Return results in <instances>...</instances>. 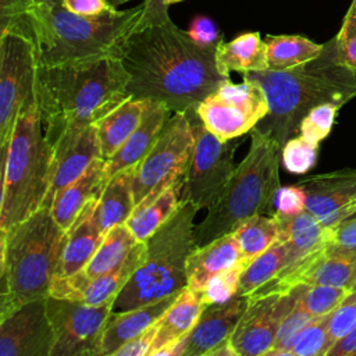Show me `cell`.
Wrapping results in <instances>:
<instances>
[{
    "instance_id": "cell-32",
    "label": "cell",
    "mask_w": 356,
    "mask_h": 356,
    "mask_svg": "<svg viewBox=\"0 0 356 356\" xmlns=\"http://www.w3.org/2000/svg\"><path fill=\"white\" fill-rule=\"evenodd\" d=\"M268 70H288L317 57L324 44L300 35H267Z\"/></svg>"
},
{
    "instance_id": "cell-14",
    "label": "cell",
    "mask_w": 356,
    "mask_h": 356,
    "mask_svg": "<svg viewBox=\"0 0 356 356\" xmlns=\"http://www.w3.org/2000/svg\"><path fill=\"white\" fill-rule=\"evenodd\" d=\"M302 289L303 285H298L288 292L248 298L249 303L229 338L238 356H264L271 350L278 327L296 305Z\"/></svg>"
},
{
    "instance_id": "cell-17",
    "label": "cell",
    "mask_w": 356,
    "mask_h": 356,
    "mask_svg": "<svg viewBox=\"0 0 356 356\" xmlns=\"http://www.w3.org/2000/svg\"><path fill=\"white\" fill-rule=\"evenodd\" d=\"M306 195V210L325 228L356 214V168H342L299 181Z\"/></svg>"
},
{
    "instance_id": "cell-38",
    "label": "cell",
    "mask_w": 356,
    "mask_h": 356,
    "mask_svg": "<svg viewBox=\"0 0 356 356\" xmlns=\"http://www.w3.org/2000/svg\"><path fill=\"white\" fill-rule=\"evenodd\" d=\"M248 264L249 263L245 259H241L234 266L228 267L227 270L217 274L213 280H210L206 288L199 292L204 305L207 306L214 303H224L236 296L241 275Z\"/></svg>"
},
{
    "instance_id": "cell-13",
    "label": "cell",
    "mask_w": 356,
    "mask_h": 356,
    "mask_svg": "<svg viewBox=\"0 0 356 356\" xmlns=\"http://www.w3.org/2000/svg\"><path fill=\"white\" fill-rule=\"evenodd\" d=\"M113 305L92 306L49 295L46 310L54 334L50 356H100L102 337Z\"/></svg>"
},
{
    "instance_id": "cell-21",
    "label": "cell",
    "mask_w": 356,
    "mask_h": 356,
    "mask_svg": "<svg viewBox=\"0 0 356 356\" xmlns=\"http://www.w3.org/2000/svg\"><path fill=\"white\" fill-rule=\"evenodd\" d=\"M274 216L280 228L278 239L288 243L285 267L274 280H271L278 281L296 270L303 261L330 242V228H325L307 210L293 216H285L275 211Z\"/></svg>"
},
{
    "instance_id": "cell-37",
    "label": "cell",
    "mask_w": 356,
    "mask_h": 356,
    "mask_svg": "<svg viewBox=\"0 0 356 356\" xmlns=\"http://www.w3.org/2000/svg\"><path fill=\"white\" fill-rule=\"evenodd\" d=\"M330 314L314 317L296 337L289 356H327Z\"/></svg>"
},
{
    "instance_id": "cell-24",
    "label": "cell",
    "mask_w": 356,
    "mask_h": 356,
    "mask_svg": "<svg viewBox=\"0 0 356 356\" xmlns=\"http://www.w3.org/2000/svg\"><path fill=\"white\" fill-rule=\"evenodd\" d=\"M96 200L97 196L83 207L67 231V241L56 277H67L82 271L100 246L106 232L100 228L95 216Z\"/></svg>"
},
{
    "instance_id": "cell-6",
    "label": "cell",
    "mask_w": 356,
    "mask_h": 356,
    "mask_svg": "<svg viewBox=\"0 0 356 356\" xmlns=\"http://www.w3.org/2000/svg\"><path fill=\"white\" fill-rule=\"evenodd\" d=\"M1 156L0 231H7L38 211L49 191L51 149L43 132L38 93L21 108Z\"/></svg>"
},
{
    "instance_id": "cell-4",
    "label": "cell",
    "mask_w": 356,
    "mask_h": 356,
    "mask_svg": "<svg viewBox=\"0 0 356 356\" xmlns=\"http://www.w3.org/2000/svg\"><path fill=\"white\" fill-rule=\"evenodd\" d=\"M143 3L108 8L97 15H79L60 4L32 6L22 26L32 36L40 65H57L117 56L124 38L143 14Z\"/></svg>"
},
{
    "instance_id": "cell-23",
    "label": "cell",
    "mask_w": 356,
    "mask_h": 356,
    "mask_svg": "<svg viewBox=\"0 0 356 356\" xmlns=\"http://www.w3.org/2000/svg\"><path fill=\"white\" fill-rule=\"evenodd\" d=\"M179 293H174L160 300H154L134 309L111 312L103 331L100 356H114V352L125 342L140 335L153 324H156L168 310V307L175 302Z\"/></svg>"
},
{
    "instance_id": "cell-33",
    "label": "cell",
    "mask_w": 356,
    "mask_h": 356,
    "mask_svg": "<svg viewBox=\"0 0 356 356\" xmlns=\"http://www.w3.org/2000/svg\"><path fill=\"white\" fill-rule=\"evenodd\" d=\"M136 243L138 241L132 235L127 222L111 227L104 234L100 246L81 273L93 278L113 270L125 260Z\"/></svg>"
},
{
    "instance_id": "cell-11",
    "label": "cell",
    "mask_w": 356,
    "mask_h": 356,
    "mask_svg": "<svg viewBox=\"0 0 356 356\" xmlns=\"http://www.w3.org/2000/svg\"><path fill=\"white\" fill-rule=\"evenodd\" d=\"M204 127L221 140H232L250 132L268 113V100L261 85L243 78L221 83L195 108Z\"/></svg>"
},
{
    "instance_id": "cell-31",
    "label": "cell",
    "mask_w": 356,
    "mask_h": 356,
    "mask_svg": "<svg viewBox=\"0 0 356 356\" xmlns=\"http://www.w3.org/2000/svg\"><path fill=\"white\" fill-rule=\"evenodd\" d=\"M150 102L152 100L131 97L95 122L103 160H108L131 136Z\"/></svg>"
},
{
    "instance_id": "cell-44",
    "label": "cell",
    "mask_w": 356,
    "mask_h": 356,
    "mask_svg": "<svg viewBox=\"0 0 356 356\" xmlns=\"http://www.w3.org/2000/svg\"><path fill=\"white\" fill-rule=\"evenodd\" d=\"M277 213L293 216L306 210V195L299 185L281 186L275 195Z\"/></svg>"
},
{
    "instance_id": "cell-25",
    "label": "cell",
    "mask_w": 356,
    "mask_h": 356,
    "mask_svg": "<svg viewBox=\"0 0 356 356\" xmlns=\"http://www.w3.org/2000/svg\"><path fill=\"white\" fill-rule=\"evenodd\" d=\"M241 259V248L234 232L222 235L203 246H196L188 259L186 288L196 292L203 291L210 280Z\"/></svg>"
},
{
    "instance_id": "cell-54",
    "label": "cell",
    "mask_w": 356,
    "mask_h": 356,
    "mask_svg": "<svg viewBox=\"0 0 356 356\" xmlns=\"http://www.w3.org/2000/svg\"><path fill=\"white\" fill-rule=\"evenodd\" d=\"M168 7L171 6V4H175V3H178V1H182V0H163Z\"/></svg>"
},
{
    "instance_id": "cell-47",
    "label": "cell",
    "mask_w": 356,
    "mask_h": 356,
    "mask_svg": "<svg viewBox=\"0 0 356 356\" xmlns=\"http://www.w3.org/2000/svg\"><path fill=\"white\" fill-rule=\"evenodd\" d=\"M195 42L202 46H217L222 39L217 31L216 24L207 17H196L188 29Z\"/></svg>"
},
{
    "instance_id": "cell-40",
    "label": "cell",
    "mask_w": 356,
    "mask_h": 356,
    "mask_svg": "<svg viewBox=\"0 0 356 356\" xmlns=\"http://www.w3.org/2000/svg\"><path fill=\"white\" fill-rule=\"evenodd\" d=\"M318 145L312 143L302 135H295L286 140L281 149V161L292 174H305L317 161Z\"/></svg>"
},
{
    "instance_id": "cell-35",
    "label": "cell",
    "mask_w": 356,
    "mask_h": 356,
    "mask_svg": "<svg viewBox=\"0 0 356 356\" xmlns=\"http://www.w3.org/2000/svg\"><path fill=\"white\" fill-rule=\"evenodd\" d=\"M234 234L239 243L242 259L250 263L278 239L280 228L275 216L256 214L242 222Z\"/></svg>"
},
{
    "instance_id": "cell-36",
    "label": "cell",
    "mask_w": 356,
    "mask_h": 356,
    "mask_svg": "<svg viewBox=\"0 0 356 356\" xmlns=\"http://www.w3.org/2000/svg\"><path fill=\"white\" fill-rule=\"evenodd\" d=\"M350 289L331 285H303L299 305L310 314L318 317L332 313L349 296Z\"/></svg>"
},
{
    "instance_id": "cell-34",
    "label": "cell",
    "mask_w": 356,
    "mask_h": 356,
    "mask_svg": "<svg viewBox=\"0 0 356 356\" xmlns=\"http://www.w3.org/2000/svg\"><path fill=\"white\" fill-rule=\"evenodd\" d=\"M288 257V243L277 239L271 246H268L263 253L256 256L243 270L238 295L249 296L271 280H274L281 270L285 267Z\"/></svg>"
},
{
    "instance_id": "cell-29",
    "label": "cell",
    "mask_w": 356,
    "mask_h": 356,
    "mask_svg": "<svg viewBox=\"0 0 356 356\" xmlns=\"http://www.w3.org/2000/svg\"><path fill=\"white\" fill-rule=\"evenodd\" d=\"M184 178L156 196L138 203L127 220V225L138 242H146L181 206Z\"/></svg>"
},
{
    "instance_id": "cell-15",
    "label": "cell",
    "mask_w": 356,
    "mask_h": 356,
    "mask_svg": "<svg viewBox=\"0 0 356 356\" xmlns=\"http://www.w3.org/2000/svg\"><path fill=\"white\" fill-rule=\"evenodd\" d=\"M53 343L46 298L26 302L0 317V356H50Z\"/></svg>"
},
{
    "instance_id": "cell-46",
    "label": "cell",
    "mask_w": 356,
    "mask_h": 356,
    "mask_svg": "<svg viewBox=\"0 0 356 356\" xmlns=\"http://www.w3.org/2000/svg\"><path fill=\"white\" fill-rule=\"evenodd\" d=\"M157 334V323L140 335L129 339L114 352V356H149L154 337Z\"/></svg>"
},
{
    "instance_id": "cell-45",
    "label": "cell",
    "mask_w": 356,
    "mask_h": 356,
    "mask_svg": "<svg viewBox=\"0 0 356 356\" xmlns=\"http://www.w3.org/2000/svg\"><path fill=\"white\" fill-rule=\"evenodd\" d=\"M328 245L338 250H356V214L330 228Z\"/></svg>"
},
{
    "instance_id": "cell-16",
    "label": "cell",
    "mask_w": 356,
    "mask_h": 356,
    "mask_svg": "<svg viewBox=\"0 0 356 356\" xmlns=\"http://www.w3.org/2000/svg\"><path fill=\"white\" fill-rule=\"evenodd\" d=\"M328 243L291 274L282 280L267 282L248 298L271 292L282 293L298 285H331L350 289L356 282V250H338Z\"/></svg>"
},
{
    "instance_id": "cell-9",
    "label": "cell",
    "mask_w": 356,
    "mask_h": 356,
    "mask_svg": "<svg viewBox=\"0 0 356 356\" xmlns=\"http://www.w3.org/2000/svg\"><path fill=\"white\" fill-rule=\"evenodd\" d=\"M36 44L21 22L0 31V149L13 136L21 108L38 93Z\"/></svg>"
},
{
    "instance_id": "cell-19",
    "label": "cell",
    "mask_w": 356,
    "mask_h": 356,
    "mask_svg": "<svg viewBox=\"0 0 356 356\" xmlns=\"http://www.w3.org/2000/svg\"><path fill=\"white\" fill-rule=\"evenodd\" d=\"M99 157L102 152L96 124L65 135L51 149L50 184L43 206L50 207L56 195L82 175Z\"/></svg>"
},
{
    "instance_id": "cell-3",
    "label": "cell",
    "mask_w": 356,
    "mask_h": 356,
    "mask_svg": "<svg viewBox=\"0 0 356 356\" xmlns=\"http://www.w3.org/2000/svg\"><path fill=\"white\" fill-rule=\"evenodd\" d=\"M323 44L317 57L298 67L243 74L261 85L268 100L267 115L253 129L281 149L299 135V125L313 107L331 103L341 108L356 97V71L339 60L335 36Z\"/></svg>"
},
{
    "instance_id": "cell-49",
    "label": "cell",
    "mask_w": 356,
    "mask_h": 356,
    "mask_svg": "<svg viewBox=\"0 0 356 356\" xmlns=\"http://www.w3.org/2000/svg\"><path fill=\"white\" fill-rule=\"evenodd\" d=\"M61 6L79 15H97L111 8L107 0H61Z\"/></svg>"
},
{
    "instance_id": "cell-5",
    "label": "cell",
    "mask_w": 356,
    "mask_h": 356,
    "mask_svg": "<svg viewBox=\"0 0 356 356\" xmlns=\"http://www.w3.org/2000/svg\"><path fill=\"white\" fill-rule=\"evenodd\" d=\"M65 241L67 231L44 206L10 229L0 231V317L50 295Z\"/></svg>"
},
{
    "instance_id": "cell-7",
    "label": "cell",
    "mask_w": 356,
    "mask_h": 356,
    "mask_svg": "<svg viewBox=\"0 0 356 356\" xmlns=\"http://www.w3.org/2000/svg\"><path fill=\"white\" fill-rule=\"evenodd\" d=\"M280 163L281 147L252 129L245 159L235 167L229 182L209 207L203 221L195 227L196 246L234 232L248 218L268 209L281 188Z\"/></svg>"
},
{
    "instance_id": "cell-42",
    "label": "cell",
    "mask_w": 356,
    "mask_h": 356,
    "mask_svg": "<svg viewBox=\"0 0 356 356\" xmlns=\"http://www.w3.org/2000/svg\"><path fill=\"white\" fill-rule=\"evenodd\" d=\"M335 39L339 60L356 71V0H352Z\"/></svg>"
},
{
    "instance_id": "cell-50",
    "label": "cell",
    "mask_w": 356,
    "mask_h": 356,
    "mask_svg": "<svg viewBox=\"0 0 356 356\" xmlns=\"http://www.w3.org/2000/svg\"><path fill=\"white\" fill-rule=\"evenodd\" d=\"M327 356H356V327L338 339L327 352Z\"/></svg>"
},
{
    "instance_id": "cell-10",
    "label": "cell",
    "mask_w": 356,
    "mask_h": 356,
    "mask_svg": "<svg viewBox=\"0 0 356 356\" xmlns=\"http://www.w3.org/2000/svg\"><path fill=\"white\" fill-rule=\"evenodd\" d=\"M193 143L191 111L172 113L154 146L136 167L134 178L135 206L184 178Z\"/></svg>"
},
{
    "instance_id": "cell-8",
    "label": "cell",
    "mask_w": 356,
    "mask_h": 356,
    "mask_svg": "<svg viewBox=\"0 0 356 356\" xmlns=\"http://www.w3.org/2000/svg\"><path fill=\"white\" fill-rule=\"evenodd\" d=\"M199 209L182 200L177 211L146 241V256L117 295L113 312L134 309L188 286L186 266L196 248L193 220Z\"/></svg>"
},
{
    "instance_id": "cell-52",
    "label": "cell",
    "mask_w": 356,
    "mask_h": 356,
    "mask_svg": "<svg viewBox=\"0 0 356 356\" xmlns=\"http://www.w3.org/2000/svg\"><path fill=\"white\" fill-rule=\"evenodd\" d=\"M128 1H131V0H107L108 6L114 7V8H118V6H122V4L128 3Z\"/></svg>"
},
{
    "instance_id": "cell-43",
    "label": "cell",
    "mask_w": 356,
    "mask_h": 356,
    "mask_svg": "<svg viewBox=\"0 0 356 356\" xmlns=\"http://www.w3.org/2000/svg\"><path fill=\"white\" fill-rule=\"evenodd\" d=\"M356 327V299L343 302L330 317L328 345L330 348ZM330 350V349H328Z\"/></svg>"
},
{
    "instance_id": "cell-18",
    "label": "cell",
    "mask_w": 356,
    "mask_h": 356,
    "mask_svg": "<svg viewBox=\"0 0 356 356\" xmlns=\"http://www.w3.org/2000/svg\"><path fill=\"white\" fill-rule=\"evenodd\" d=\"M145 256L146 242H138L122 263L102 275L89 278L79 271L67 277H54L50 295L92 306L114 302L134 273L142 266Z\"/></svg>"
},
{
    "instance_id": "cell-27",
    "label": "cell",
    "mask_w": 356,
    "mask_h": 356,
    "mask_svg": "<svg viewBox=\"0 0 356 356\" xmlns=\"http://www.w3.org/2000/svg\"><path fill=\"white\" fill-rule=\"evenodd\" d=\"M136 167H128L113 175L97 196L95 216L104 232L117 224L127 222L135 209L134 178Z\"/></svg>"
},
{
    "instance_id": "cell-1",
    "label": "cell",
    "mask_w": 356,
    "mask_h": 356,
    "mask_svg": "<svg viewBox=\"0 0 356 356\" xmlns=\"http://www.w3.org/2000/svg\"><path fill=\"white\" fill-rule=\"evenodd\" d=\"M140 19L124 38L118 57L135 99L164 103L172 113L196 106L229 76L216 64V46H202L177 26L163 0H143Z\"/></svg>"
},
{
    "instance_id": "cell-41",
    "label": "cell",
    "mask_w": 356,
    "mask_h": 356,
    "mask_svg": "<svg viewBox=\"0 0 356 356\" xmlns=\"http://www.w3.org/2000/svg\"><path fill=\"white\" fill-rule=\"evenodd\" d=\"M339 107L331 103H324L313 107L302 120L299 125V135L312 143H320L325 139L334 124Z\"/></svg>"
},
{
    "instance_id": "cell-26",
    "label": "cell",
    "mask_w": 356,
    "mask_h": 356,
    "mask_svg": "<svg viewBox=\"0 0 356 356\" xmlns=\"http://www.w3.org/2000/svg\"><path fill=\"white\" fill-rule=\"evenodd\" d=\"M104 185V160L99 157L82 175L61 189L53 199L50 211L57 224L64 231H68L83 207L100 195Z\"/></svg>"
},
{
    "instance_id": "cell-51",
    "label": "cell",
    "mask_w": 356,
    "mask_h": 356,
    "mask_svg": "<svg viewBox=\"0 0 356 356\" xmlns=\"http://www.w3.org/2000/svg\"><path fill=\"white\" fill-rule=\"evenodd\" d=\"M60 3H61V0H28V8L32 6H53V4H60Z\"/></svg>"
},
{
    "instance_id": "cell-39",
    "label": "cell",
    "mask_w": 356,
    "mask_h": 356,
    "mask_svg": "<svg viewBox=\"0 0 356 356\" xmlns=\"http://www.w3.org/2000/svg\"><path fill=\"white\" fill-rule=\"evenodd\" d=\"M314 317L316 316L310 314L299 305V302H296L293 309L281 321L274 339V345L267 356H289V350L296 337Z\"/></svg>"
},
{
    "instance_id": "cell-12",
    "label": "cell",
    "mask_w": 356,
    "mask_h": 356,
    "mask_svg": "<svg viewBox=\"0 0 356 356\" xmlns=\"http://www.w3.org/2000/svg\"><path fill=\"white\" fill-rule=\"evenodd\" d=\"M191 114L195 143L184 175L182 200L191 202L200 210L209 209L229 182L235 171L236 143L218 139L204 127L195 111Z\"/></svg>"
},
{
    "instance_id": "cell-22",
    "label": "cell",
    "mask_w": 356,
    "mask_h": 356,
    "mask_svg": "<svg viewBox=\"0 0 356 356\" xmlns=\"http://www.w3.org/2000/svg\"><path fill=\"white\" fill-rule=\"evenodd\" d=\"M171 114L172 111L164 103L150 102L136 129L108 160H104L106 182L117 172L138 165L143 160L154 146Z\"/></svg>"
},
{
    "instance_id": "cell-2",
    "label": "cell",
    "mask_w": 356,
    "mask_h": 356,
    "mask_svg": "<svg viewBox=\"0 0 356 356\" xmlns=\"http://www.w3.org/2000/svg\"><path fill=\"white\" fill-rule=\"evenodd\" d=\"M120 57L40 65L38 99L46 140L53 149L65 135L97 122L132 96Z\"/></svg>"
},
{
    "instance_id": "cell-30",
    "label": "cell",
    "mask_w": 356,
    "mask_h": 356,
    "mask_svg": "<svg viewBox=\"0 0 356 356\" xmlns=\"http://www.w3.org/2000/svg\"><path fill=\"white\" fill-rule=\"evenodd\" d=\"M204 307L206 305L202 300L200 293L185 288L157 321V334L149 356H156L163 348L188 335L197 323Z\"/></svg>"
},
{
    "instance_id": "cell-48",
    "label": "cell",
    "mask_w": 356,
    "mask_h": 356,
    "mask_svg": "<svg viewBox=\"0 0 356 356\" xmlns=\"http://www.w3.org/2000/svg\"><path fill=\"white\" fill-rule=\"evenodd\" d=\"M28 8V0H0V31L19 22Z\"/></svg>"
},
{
    "instance_id": "cell-28",
    "label": "cell",
    "mask_w": 356,
    "mask_h": 356,
    "mask_svg": "<svg viewBox=\"0 0 356 356\" xmlns=\"http://www.w3.org/2000/svg\"><path fill=\"white\" fill-rule=\"evenodd\" d=\"M216 64L221 74L268 70L267 44L259 32H245L229 42L224 38L216 46Z\"/></svg>"
},
{
    "instance_id": "cell-53",
    "label": "cell",
    "mask_w": 356,
    "mask_h": 356,
    "mask_svg": "<svg viewBox=\"0 0 356 356\" xmlns=\"http://www.w3.org/2000/svg\"><path fill=\"white\" fill-rule=\"evenodd\" d=\"M356 299V282L352 285V288H350V293H349V296L346 298V300L345 302H348V300H355Z\"/></svg>"
},
{
    "instance_id": "cell-20",
    "label": "cell",
    "mask_w": 356,
    "mask_h": 356,
    "mask_svg": "<svg viewBox=\"0 0 356 356\" xmlns=\"http://www.w3.org/2000/svg\"><path fill=\"white\" fill-rule=\"evenodd\" d=\"M248 303V296L236 295L224 303L207 305L184 338L182 356H209L218 345L229 341Z\"/></svg>"
}]
</instances>
